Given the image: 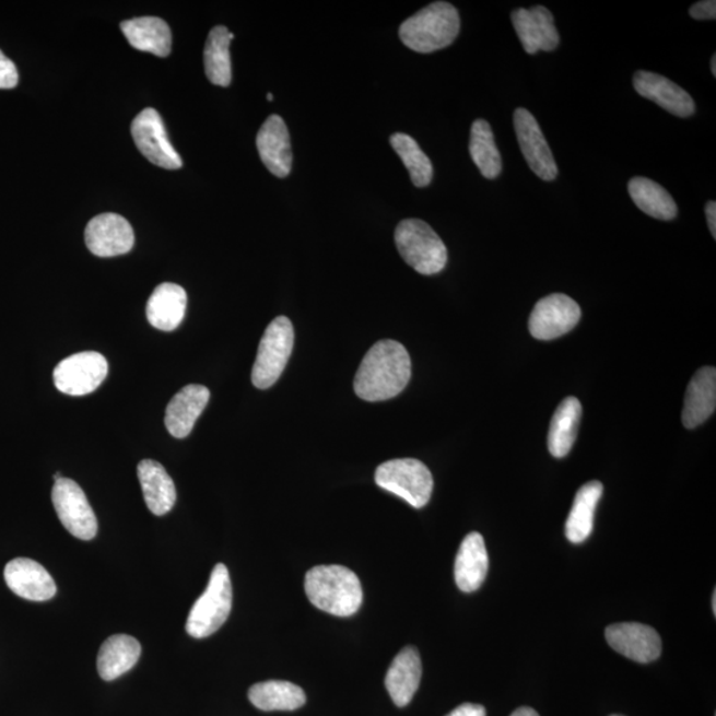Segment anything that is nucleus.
<instances>
[{"label": "nucleus", "instance_id": "24", "mask_svg": "<svg viewBox=\"0 0 716 716\" xmlns=\"http://www.w3.org/2000/svg\"><path fill=\"white\" fill-rule=\"evenodd\" d=\"M143 497L151 513L164 516L174 507L177 501L176 484L167 474L165 467L155 460H141L137 467Z\"/></svg>", "mask_w": 716, "mask_h": 716}, {"label": "nucleus", "instance_id": "28", "mask_svg": "<svg viewBox=\"0 0 716 716\" xmlns=\"http://www.w3.org/2000/svg\"><path fill=\"white\" fill-rule=\"evenodd\" d=\"M583 407L575 397L565 398L552 416L550 433H548V448L555 458L568 456L577 437L580 425Z\"/></svg>", "mask_w": 716, "mask_h": 716}, {"label": "nucleus", "instance_id": "23", "mask_svg": "<svg viewBox=\"0 0 716 716\" xmlns=\"http://www.w3.org/2000/svg\"><path fill=\"white\" fill-rule=\"evenodd\" d=\"M186 307H188V295L183 286L162 283L149 298L146 317L154 328L171 332L183 322Z\"/></svg>", "mask_w": 716, "mask_h": 716}, {"label": "nucleus", "instance_id": "37", "mask_svg": "<svg viewBox=\"0 0 716 716\" xmlns=\"http://www.w3.org/2000/svg\"><path fill=\"white\" fill-rule=\"evenodd\" d=\"M706 216H707L709 233H712L714 238H716V203L714 201H709L707 203Z\"/></svg>", "mask_w": 716, "mask_h": 716}, {"label": "nucleus", "instance_id": "3", "mask_svg": "<svg viewBox=\"0 0 716 716\" xmlns=\"http://www.w3.org/2000/svg\"><path fill=\"white\" fill-rule=\"evenodd\" d=\"M459 30L458 10L450 3L435 2L404 21L400 37L413 51L432 54L453 45Z\"/></svg>", "mask_w": 716, "mask_h": 716}, {"label": "nucleus", "instance_id": "10", "mask_svg": "<svg viewBox=\"0 0 716 716\" xmlns=\"http://www.w3.org/2000/svg\"><path fill=\"white\" fill-rule=\"evenodd\" d=\"M132 137L143 157L167 171L183 167V160L167 137L164 121L157 110L146 108L132 122Z\"/></svg>", "mask_w": 716, "mask_h": 716}, {"label": "nucleus", "instance_id": "16", "mask_svg": "<svg viewBox=\"0 0 716 716\" xmlns=\"http://www.w3.org/2000/svg\"><path fill=\"white\" fill-rule=\"evenodd\" d=\"M4 580L16 596L30 601L51 600L58 591L45 566L31 559L11 560L4 568Z\"/></svg>", "mask_w": 716, "mask_h": 716}, {"label": "nucleus", "instance_id": "7", "mask_svg": "<svg viewBox=\"0 0 716 716\" xmlns=\"http://www.w3.org/2000/svg\"><path fill=\"white\" fill-rule=\"evenodd\" d=\"M294 327L289 317L279 316L267 327L260 340L251 379L258 389H269L285 369L294 350Z\"/></svg>", "mask_w": 716, "mask_h": 716}, {"label": "nucleus", "instance_id": "15", "mask_svg": "<svg viewBox=\"0 0 716 716\" xmlns=\"http://www.w3.org/2000/svg\"><path fill=\"white\" fill-rule=\"evenodd\" d=\"M510 19H513L516 34L527 54L555 51L560 36L550 10L543 5H537L529 10L519 9L513 12Z\"/></svg>", "mask_w": 716, "mask_h": 716}, {"label": "nucleus", "instance_id": "27", "mask_svg": "<svg viewBox=\"0 0 716 716\" xmlns=\"http://www.w3.org/2000/svg\"><path fill=\"white\" fill-rule=\"evenodd\" d=\"M603 485L600 482H589L577 491L575 502L565 523L566 538L573 544L584 543L594 531L597 504L601 500Z\"/></svg>", "mask_w": 716, "mask_h": 716}, {"label": "nucleus", "instance_id": "8", "mask_svg": "<svg viewBox=\"0 0 716 716\" xmlns=\"http://www.w3.org/2000/svg\"><path fill=\"white\" fill-rule=\"evenodd\" d=\"M52 503L61 525L80 540H92L97 535V518L83 489L72 479L55 482Z\"/></svg>", "mask_w": 716, "mask_h": 716}, {"label": "nucleus", "instance_id": "34", "mask_svg": "<svg viewBox=\"0 0 716 716\" xmlns=\"http://www.w3.org/2000/svg\"><path fill=\"white\" fill-rule=\"evenodd\" d=\"M19 83L17 68L14 61L0 51V90H12Z\"/></svg>", "mask_w": 716, "mask_h": 716}, {"label": "nucleus", "instance_id": "42", "mask_svg": "<svg viewBox=\"0 0 716 716\" xmlns=\"http://www.w3.org/2000/svg\"><path fill=\"white\" fill-rule=\"evenodd\" d=\"M612 716H621V715H612Z\"/></svg>", "mask_w": 716, "mask_h": 716}, {"label": "nucleus", "instance_id": "21", "mask_svg": "<svg viewBox=\"0 0 716 716\" xmlns=\"http://www.w3.org/2000/svg\"><path fill=\"white\" fill-rule=\"evenodd\" d=\"M489 572V553L481 533L471 532L459 547L454 566L458 588L472 594L482 587Z\"/></svg>", "mask_w": 716, "mask_h": 716}, {"label": "nucleus", "instance_id": "39", "mask_svg": "<svg viewBox=\"0 0 716 716\" xmlns=\"http://www.w3.org/2000/svg\"><path fill=\"white\" fill-rule=\"evenodd\" d=\"M712 72H713L714 77H716V56L715 55L713 56V59H712Z\"/></svg>", "mask_w": 716, "mask_h": 716}, {"label": "nucleus", "instance_id": "36", "mask_svg": "<svg viewBox=\"0 0 716 716\" xmlns=\"http://www.w3.org/2000/svg\"><path fill=\"white\" fill-rule=\"evenodd\" d=\"M446 716H485V708L476 703H465Z\"/></svg>", "mask_w": 716, "mask_h": 716}, {"label": "nucleus", "instance_id": "19", "mask_svg": "<svg viewBox=\"0 0 716 716\" xmlns=\"http://www.w3.org/2000/svg\"><path fill=\"white\" fill-rule=\"evenodd\" d=\"M209 400L210 390L202 385L185 386L172 398L166 408L165 425L173 437H188Z\"/></svg>", "mask_w": 716, "mask_h": 716}, {"label": "nucleus", "instance_id": "41", "mask_svg": "<svg viewBox=\"0 0 716 716\" xmlns=\"http://www.w3.org/2000/svg\"><path fill=\"white\" fill-rule=\"evenodd\" d=\"M267 98H269V102H272L273 96L271 95V93H269V95H267Z\"/></svg>", "mask_w": 716, "mask_h": 716}, {"label": "nucleus", "instance_id": "2", "mask_svg": "<svg viewBox=\"0 0 716 716\" xmlns=\"http://www.w3.org/2000/svg\"><path fill=\"white\" fill-rule=\"evenodd\" d=\"M304 589L314 607L338 618L357 613L364 599L356 573L342 565H319L309 570Z\"/></svg>", "mask_w": 716, "mask_h": 716}, {"label": "nucleus", "instance_id": "4", "mask_svg": "<svg viewBox=\"0 0 716 716\" xmlns=\"http://www.w3.org/2000/svg\"><path fill=\"white\" fill-rule=\"evenodd\" d=\"M233 608V585L227 566L216 564L207 590L192 606L186 632L195 638H207L220 631Z\"/></svg>", "mask_w": 716, "mask_h": 716}, {"label": "nucleus", "instance_id": "11", "mask_svg": "<svg viewBox=\"0 0 716 716\" xmlns=\"http://www.w3.org/2000/svg\"><path fill=\"white\" fill-rule=\"evenodd\" d=\"M582 319V309L570 296L552 294L535 305L529 332L538 340H553L572 331Z\"/></svg>", "mask_w": 716, "mask_h": 716}, {"label": "nucleus", "instance_id": "13", "mask_svg": "<svg viewBox=\"0 0 716 716\" xmlns=\"http://www.w3.org/2000/svg\"><path fill=\"white\" fill-rule=\"evenodd\" d=\"M85 243L89 250L96 257H118V255L132 250L134 246L133 227L121 215L99 214L86 224Z\"/></svg>", "mask_w": 716, "mask_h": 716}, {"label": "nucleus", "instance_id": "6", "mask_svg": "<svg viewBox=\"0 0 716 716\" xmlns=\"http://www.w3.org/2000/svg\"><path fill=\"white\" fill-rule=\"evenodd\" d=\"M375 481L379 489L401 497L414 508L425 507L432 497V472L420 460L394 459L377 467Z\"/></svg>", "mask_w": 716, "mask_h": 716}, {"label": "nucleus", "instance_id": "40", "mask_svg": "<svg viewBox=\"0 0 716 716\" xmlns=\"http://www.w3.org/2000/svg\"><path fill=\"white\" fill-rule=\"evenodd\" d=\"M713 610H714V614H715L716 613V591H714V595H713Z\"/></svg>", "mask_w": 716, "mask_h": 716}, {"label": "nucleus", "instance_id": "5", "mask_svg": "<svg viewBox=\"0 0 716 716\" xmlns=\"http://www.w3.org/2000/svg\"><path fill=\"white\" fill-rule=\"evenodd\" d=\"M398 253L422 275H435L447 265V248L439 235L421 220H404L395 233Z\"/></svg>", "mask_w": 716, "mask_h": 716}, {"label": "nucleus", "instance_id": "17", "mask_svg": "<svg viewBox=\"0 0 716 716\" xmlns=\"http://www.w3.org/2000/svg\"><path fill=\"white\" fill-rule=\"evenodd\" d=\"M633 85L638 95L658 104L659 107L668 110L671 115L678 117L694 115L695 103L693 97L680 85L672 83L661 74L638 71L634 74Z\"/></svg>", "mask_w": 716, "mask_h": 716}, {"label": "nucleus", "instance_id": "9", "mask_svg": "<svg viewBox=\"0 0 716 716\" xmlns=\"http://www.w3.org/2000/svg\"><path fill=\"white\" fill-rule=\"evenodd\" d=\"M108 375L107 360L97 352H81L55 367L54 382L61 394L79 397L95 391Z\"/></svg>", "mask_w": 716, "mask_h": 716}, {"label": "nucleus", "instance_id": "33", "mask_svg": "<svg viewBox=\"0 0 716 716\" xmlns=\"http://www.w3.org/2000/svg\"><path fill=\"white\" fill-rule=\"evenodd\" d=\"M391 146H394L398 157L403 162L409 171L410 178L416 188H426L432 184L434 169L432 161L422 152L419 143L404 133H396L390 137Z\"/></svg>", "mask_w": 716, "mask_h": 716}, {"label": "nucleus", "instance_id": "32", "mask_svg": "<svg viewBox=\"0 0 716 716\" xmlns=\"http://www.w3.org/2000/svg\"><path fill=\"white\" fill-rule=\"evenodd\" d=\"M470 154L484 178L500 177L502 173L501 153L495 143L493 129L488 121L477 120L472 124Z\"/></svg>", "mask_w": 716, "mask_h": 716}, {"label": "nucleus", "instance_id": "31", "mask_svg": "<svg viewBox=\"0 0 716 716\" xmlns=\"http://www.w3.org/2000/svg\"><path fill=\"white\" fill-rule=\"evenodd\" d=\"M627 190L633 202L645 214L659 221H671L677 216L678 208L674 199L654 180L645 177L633 178L629 183Z\"/></svg>", "mask_w": 716, "mask_h": 716}, {"label": "nucleus", "instance_id": "35", "mask_svg": "<svg viewBox=\"0 0 716 716\" xmlns=\"http://www.w3.org/2000/svg\"><path fill=\"white\" fill-rule=\"evenodd\" d=\"M690 16L695 19V21H715V0H702V2L693 4V8L690 9Z\"/></svg>", "mask_w": 716, "mask_h": 716}, {"label": "nucleus", "instance_id": "14", "mask_svg": "<svg viewBox=\"0 0 716 716\" xmlns=\"http://www.w3.org/2000/svg\"><path fill=\"white\" fill-rule=\"evenodd\" d=\"M606 637L612 649L632 661L650 664L661 657L662 641L652 626L621 622L608 626Z\"/></svg>", "mask_w": 716, "mask_h": 716}, {"label": "nucleus", "instance_id": "18", "mask_svg": "<svg viewBox=\"0 0 716 716\" xmlns=\"http://www.w3.org/2000/svg\"><path fill=\"white\" fill-rule=\"evenodd\" d=\"M260 160L273 176L285 178L292 169V149L289 128L282 117L267 118L257 136Z\"/></svg>", "mask_w": 716, "mask_h": 716}, {"label": "nucleus", "instance_id": "29", "mask_svg": "<svg viewBox=\"0 0 716 716\" xmlns=\"http://www.w3.org/2000/svg\"><path fill=\"white\" fill-rule=\"evenodd\" d=\"M248 700L261 712H294L305 705L307 696L295 683L267 681L254 684Z\"/></svg>", "mask_w": 716, "mask_h": 716}, {"label": "nucleus", "instance_id": "1", "mask_svg": "<svg viewBox=\"0 0 716 716\" xmlns=\"http://www.w3.org/2000/svg\"><path fill=\"white\" fill-rule=\"evenodd\" d=\"M412 377V361L395 340L376 342L365 354L354 377V391L361 400L378 402L401 394Z\"/></svg>", "mask_w": 716, "mask_h": 716}, {"label": "nucleus", "instance_id": "22", "mask_svg": "<svg viewBox=\"0 0 716 716\" xmlns=\"http://www.w3.org/2000/svg\"><path fill=\"white\" fill-rule=\"evenodd\" d=\"M716 407V371L702 367L691 379L684 397L682 422L684 427L695 429L706 422Z\"/></svg>", "mask_w": 716, "mask_h": 716}, {"label": "nucleus", "instance_id": "25", "mask_svg": "<svg viewBox=\"0 0 716 716\" xmlns=\"http://www.w3.org/2000/svg\"><path fill=\"white\" fill-rule=\"evenodd\" d=\"M129 45L139 51L166 58L172 51V31L165 21L154 16L130 19L121 23Z\"/></svg>", "mask_w": 716, "mask_h": 716}, {"label": "nucleus", "instance_id": "38", "mask_svg": "<svg viewBox=\"0 0 716 716\" xmlns=\"http://www.w3.org/2000/svg\"><path fill=\"white\" fill-rule=\"evenodd\" d=\"M510 716H539V714L535 712L533 708L520 707L518 709H515V712Z\"/></svg>", "mask_w": 716, "mask_h": 716}, {"label": "nucleus", "instance_id": "20", "mask_svg": "<svg viewBox=\"0 0 716 716\" xmlns=\"http://www.w3.org/2000/svg\"><path fill=\"white\" fill-rule=\"evenodd\" d=\"M422 678V662L419 650L407 646L391 662L385 677V686L390 699L398 707L408 706L412 702Z\"/></svg>", "mask_w": 716, "mask_h": 716}, {"label": "nucleus", "instance_id": "30", "mask_svg": "<svg viewBox=\"0 0 716 716\" xmlns=\"http://www.w3.org/2000/svg\"><path fill=\"white\" fill-rule=\"evenodd\" d=\"M234 34L224 26H216L210 31L207 46H204V72L210 83L220 86L232 84V56L230 45Z\"/></svg>", "mask_w": 716, "mask_h": 716}, {"label": "nucleus", "instance_id": "12", "mask_svg": "<svg viewBox=\"0 0 716 716\" xmlns=\"http://www.w3.org/2000/svg\"><path fill=\"white\" fill-rule=\"evenodd\" d=\"M514 127L529 169L543 180L556 179L559 171L537 118L525 108L515 110Z\"/></svg>", "mask_w": 716, "mask_h": 716}, {"label": "nucleus", "instance_id": "26", "mask_svg": "<svg viewBox=\"0 0 716 716\" xmlns=\"http://www.w3.org/2000/svg\"><path fill=\"white\" fill-rule=\"evenodd\" d=\"M141 657V645L128 634H115L99 647L97 671L104 681H115L132 670Z\"/></svg>", "mask_w": 716, "mask_h": 716}]
</instances>
